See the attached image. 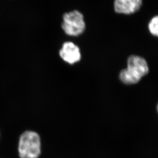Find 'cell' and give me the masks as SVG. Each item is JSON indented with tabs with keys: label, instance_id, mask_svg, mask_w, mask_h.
Listing matches in <instances>:
<instances>
[{
	"label": "cell",
	"instance_id": "obj_1",
	"mask_svg": "<svg viewBox=\"0 0 158 158\" xmlns=\"http://www.w3.org/2000/svg\"><path fill=\"white\" fill-rule=\"evenodd\" d=\"M20 158H38L41 153V139L34 131H26L20 136L18 145Z\"/></svg>",
	"mask_w": 158,
	"mask_h": 158
},
{
	"label": "cell",
	"instance_id": "obj_2",
	"mask_svg": "<svg viewBox=\"0 0 158 158\" xmlns=\"http://www.w3.org/2000/svg\"><path fill=\"white\" fill-rule=\"evenodd\" d=\"M62 28L67 35L74 37L80 35L86 28L83 15L77 10L64 14L63 15Z\"/></svg>",
	"mask_w": 158,
	"mask_h": 158
},
{
	"label": "cell",
	"instance_id": "obj_3",
	"mask_svg": "<svg viewBox=\"0 0 158 158\" xmlns=\"http://www.w3.org/2000/svg\"><path fill=\"white\" fill-rule=\"evenodd\" d=\"M126 69L140 80L149 73V66L146 60L138 55H131L128 57Z\"/></svg>",
	"mask_w": 158,
	"mask_h": 158
},
{
	"label": "cell",
	"instance_id": "obj_4",
	"mask_svg": "<svg viewBox=\"0 0 158 158\" xmlns=\"http://www.w3.org/2000/svg\"><path fill=\"white\" fill-rule=\"evenodd\" d=\"M142 4L143 0H114V8L117 14L129 15L138 12Z\"/></svg>",
	"mask_w": 158,
	"mask_h": 158
},
{
	"label": "cell",
	"instance_id": "obj_5",
	"mask_svg": "<svg viewBox=\"0 0 158 158\" xmlns=\"http://www.w3.org/2000/svg\"><path fill=\"white\" fill-rule=\"evenodd\" d=\"M59 55L63 60L70 64L78 62L81 58L79 47L72 42H66L63 44Z\"/></svg>",
	"mask_w": 158,
	"mask_h": 158
},
{
	"label": "cell",
	"instance_id": "obj_6",
	"mask_svg": "<svg viewBox=\"0 0 158 158\" xmlns=\"http://www.w3.org/2000/svg\"><path fill=\"white\" fill-rule=\"evenodd\" d=\"M119 78L123 83L127 85H132L140 82V80L130 73L126 69L122 70L120 73Z\"/></svg>",
	"mask_w": 158,
	"mask_h": 158
},
{
	"label": "cell",
	"instance_id": "obj_7",
	"mask_svg": "<svg viewBox=\"0 0 158 158\" xmlns=\"http://www.w3.org/2000/svg\"><path fill=\"white\" fill-rule=\"evenodd\" d=\"M149 33L154 37L158 38V15L152 17L148 24Z\"/></svg>",
	"mask_w": 158,
	"mask_h": 158
},
{
	"label": "cell",
	"instance_id": "obj_8",
	"mask_svg": "<svg viewBox=\"0 0 158 158\" xmlns=\"http://www.w3.org/2000/svg\"><path fill=\"white\" fill-rule=\"evenodd\" d=\"M157 111H158V104H157Z\"/></svg>",
	"mask_w": 158,
	"mask_h": 158
}]
</instances>
